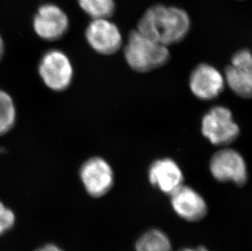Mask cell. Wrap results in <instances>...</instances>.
<instances>
[{
	"label": "cell",
	"mask_w": 252,
	"mask_h": 251,
	"mask_svg": "<svg viewBox=\"0 0 252 251\" xmlns=\"http://www.w3.org/2000/svg\"><path fill=\"white\" fill-rule=\"evenodd\" d=\"M210 171L220 182H233L240 186L245 185L248 180L245 160L238 152L231 149L220 150L212 156Z\"/></svg>",
	"instance_id": "52a82bcc"
},
{
	"label": "cell",
	"mask_w": 252,
	"mask_h": 251,
	"mask_svg": "<svg viewBox=\"0 0 252 251\" xmlns=\"http://www.w3.org/2000/svg\"><path fill=\"white\" fill-rule=\"evenodd\" d=\"M180 251H209V250L204 247H194V248H185Z\"/></svg>",
	"instance_id": "d6986e66"
},
{
	"label": "cell",
	"mask_w": 252,
	"mask_h": 251,
	"mask_svg": "<svg viewBox=\"0 0 252 251\" xmlns=\"http://www.w3.org/2000/svg\"><path fill=\"white\" fill-rule=\"evenodd\" d=\"M170 196L173 211L185 220L197 222L207 216V202L192 188L182 185Z\"/></svg>",
	"instance_id": "30bf717a"
},
{
	"label": "cell",
	"mask_w": 252,
	"mask_h": 251,
	"mask_svg": "<svg viewBox=\"0 0 252 251\" xmlns=\"http://www.w3.org/2000/svg\"><path fill=\"white\" fill-rule=\"evenodd\" d=\"M16 223L14 212L0 201V235L12 229Z\"/></svg>",
	"instance_id": "2e32d148"
},
{
	"label": "cell",
	"mask_w": 252,
	"mask_h": 251,
	"mask_svg": "<svg viewBox=\"0 0 252 251\" xmlns=\"http://www.w3.org/2000/svg\"><path fill=\"white\" fill-rule=\"evenodd\" d=\"M35 251H64L55 244H46L39 247Z\"/></svg>",
	"instance_id": "e0dca14e"
},
{
	"label": "cell",
	"mask_w": 252,
	"mask_h": 251,
	"mask_svg": "<svg viewBox=\"0 0 252 251\" xmlns=\"http://www.w3.org/2000/svg\"><path fill=\"white\" fill-rule=\"evenodd\" d=\"M80 9L93 19H110L116 11L115 0H77Z\"/></svg>",
	"instance_id": "5bb4252c"
},
{
	"label": "cell",
	"mask_w": 252,
	"mask_h": 251,
	"mask_svg": "<svg viewBox=\"0 0 252 251\" xmlns=\"http://www.w3.org/2000/svg\"><path fill=\"white\" fill-rule=\"evenodd\" d=\"M5 45L4 41L2 39V36L0 34V61L2 60L3 55H4Z\"/></svg>",
	"instance_id": "ac0fdd59"
},
{
	"label": "cell",
	"mask_w": 252,
	"mask_h": 251,
	"mask_svg": "<svg viewBox=\"0 0 252 251\" xmlns=\"http://www.w3.org/2000/svg\"><path fill=\"white\" fill-rule=\"evenodd\" d=\"M191 29V18L186 10L172 5H152L139 19L136 30L162 45L184 40Z\"/></svg>",
	"instance_id": "6da1fadb"
},
{
	"label": "cell",
	"mask_w": 252,
	"mask_h": 251,
	"mask_svg": "<svg viewBox=\"0 0 252 251\" xmlns=\"http://www.w3.org/2000/svg\"><path fill=\"white\" fill-rule=\"evenodd\" d=\"M79 175L86 192L91 197L105 196L114 185V171L102 157H94L88 159L82 165Z\"/></svg>",
	"instance_id": "ba28073f"
},
{
	"label": "cell",
	"mask_w": 252,
	"mask_h": 251,
	"mask_svg": "<svg viewBox=\"0 0 252 251\" xmlns=\"http://www.w3.org/2000/svg\"><path fill=\"white\" fill-rule=\"evenodd\" d=\"M224 82L233 93L243 98L252 93V66L230 64L224 72Z\"/></svg>",
	"instance_id": "7c38bea8"
},
{
	"label": "cell",
	"mask_w": 252,
	"mask_h": 251,
	"mask_svg": "<svg viewBox=\"0 0 252 251\" xmlns=\"http://www.w3.org/2000/svg\"><path fill=\"white\" fill-rule=\"evenodd\" d=\"M239 132L240 129L233 120V114L225 107H214L202 118V135L212 145H229L238 138Z\"/></svg>",
	"instance_id": "5b68a950"
},
{
	"label": "cell",
	"mask_w": 252,
	"mask_h": 251,
	"mask_svg": "<svg viewBox=\"0 0 252 251\" xmlns=\"http://www.w3.org/2000/svg\"><path fill=\"white\" fill-rule=\"evenodd\" d=\"M38 74L47 88L53 92H62L71 84L74 68L69 57L63 51L52 49L41 58Z\"/></svg>",
	"instance_id": "3957f363"
},
{
	"label": "cell",
	"mask_w": 252,
	"mask_h": 251,
	"mask_svg": "<svg viewBox=\"0 0 252 251\" xmlns=\"http://www.w3.org/2000/svg\"><path fill=\"white\" fill-rule=\"evenodd\" d=\"M224 76L211 64L202 63L191 73L189 88L196 97L209 100L217 97L224 88Z\"/></svg>",
	"instance_id": "9c48e42d"
},
{
	"label": "cell",
	"mask_w": 252,
	"mask_h": 251,
	"mask_svg": "<svg viewBox=\"0 0 252 251\" xmlns=\"http://www.w3.org/2000/svg\"><path fill=\"white\" fill-rule=\"evenodd\" d=\"M136 251H172V246L163 231L153 228L139 237L136 242Z\"/></svg>",
	"instance_id": "4fadbf2b"
},
{
	"label": "cell",
	"mask_w": 252,
	"mask_h": 251,
	"mask_svg": "<svg viewBox=\"0 0 252 251\" xmlns=\"http://www.w3.org/2000/svg\"><path fill=\"white\" fill-rule=\"evenodd\" d=\"M70 21L62 7L53 2H45L37 8L32 19V27L38 38L54 42L69 31Z\"/></svg>",
	"instance_id": "277c9868"
},
{
	"label": "cell",
	"mask_w": 252,
	"mask_h": 251,
	"mask_svg": "<svg viewBox=\"0 0 252 251\" xmlns=\"http://www.w3.org/2000/svg\"><path fill=\"white\" fill-rule=\"evenodd\" d=\"M124 57L133 70L145 73L167 64L170 52L168 47L144 35L136 29L129 33Z\"/></svg>",
	"instance_id": "7a4b0ae2"
},
{
	"label": "cell",
	"mask_w": 252,
	"mask_h": 251,
	"mask_svg": "<svg viewBox=\"0 0 252 251\" xmlns=\"http://www.w3.org/2000/svg\"><path fill=\"white\" fill-rule=\"evenodd\" d=\"M150 184L161 192L171 195L184 185V176L176 161L171 158L158 159L149 169Z\"/></svg>",
	"instance_id": "8fae6325"
},
{
	"label": "cell",
	"mask_w": 252,
	"mask_h": 251,
	"mask_svg": "<svg viewBox=\"0 0 252 251\" xmlns=\"http://www.w3.org/2000/svg\"><path fill=\"white\" fill-rule=\"evenodd\" d=\"M85 38L91 48L105 56L115 54L123 44L119 26L110 19L92 20L86 27Z\"/></svg>",
	"instance_id": "8992f818"
},
{
	"label": "cell",
	"mask_w": 252,
	"mask_h": 251,
	"mask_svg": "<svg viewBox=\"0 0 252 251\" xmlns=\"http://www.w3.org/2000/svg\"><path fill=\"white\" fill-rule=\"evenodd\" d=\"M17 109L12 96L0 90V135L8 132L16 124Z\"/></svg>",
	"instance_id": "9a60e30c"
}]
</instances>
